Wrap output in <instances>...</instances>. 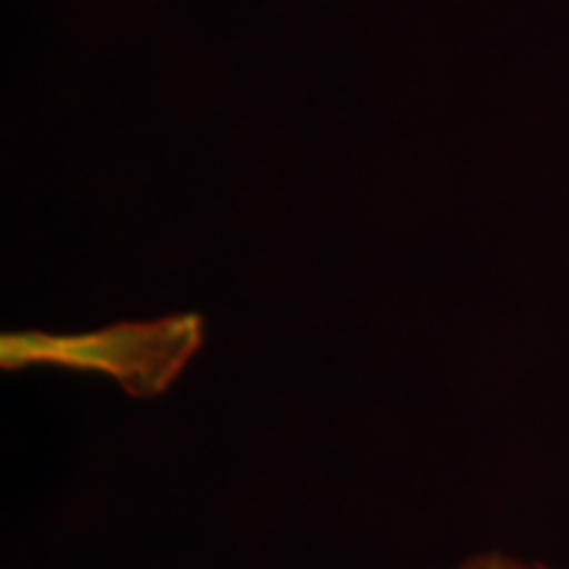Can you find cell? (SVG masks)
Wrapping results in <instances>:
<instances>
[{
	"label": "cell",
	"instance_id": "obj_1",
	"mask_svg": "<svg viewBox=\"0 0 569 569\" xmlns=\"http://www.w3.org/2000/svg\"><path fill=\"white\" fill-rule=\"evenodd\" d=\"M203 346V317L196 311L138 322H113L88 332L13 330L0 338V367L19 372L56 367L101 375L132 398L163 396Z\"/></svg>",
	"mask_w": 569,
	"mask_h": 569
},
{
	"label": "cell",
	"instance_id": "obj_2",
	"mask_svg": "<svg viewBox=\"0 0 569 569\" xmlns=\"http://www.w3.org/2000/svg\"><path fill=\"white\" fill-rule=\"evenodd\" d=\"M453 569H536V567L522 565V561L511 559L507 553L488 551V553H478V557H469L467 561H461V565Z\"/></svg>",
	"mask_w": 569,
	"mask_h": 569
},
{
	"label": "cell",
	"instance_id": "obj_3",
	"mask_svg": "<svg viewBox=\"0 0 569 569\" xmlns=\"http://www.w3.org/2000/svg\"><path fill=\"white\" fill-rule=\"evenodd\" d=\"M536 569H549V567H536Z\"/></svg>",
	"mask_w": 569,
	"mask_h": 569
}]
</instances>
